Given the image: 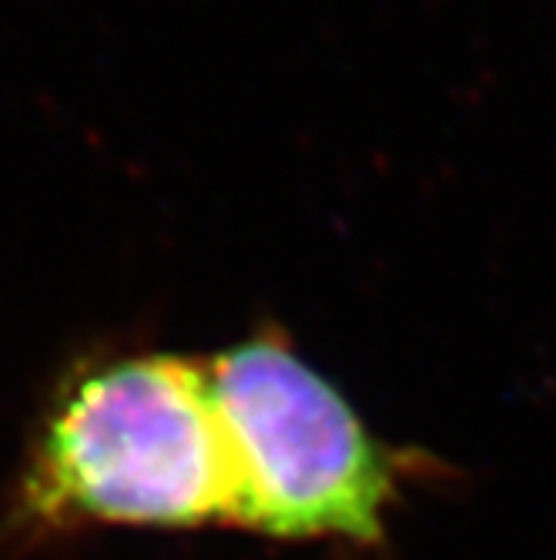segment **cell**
<instances>
[{
  "label": "cell",
  "instance_id": "obj_1",
  "mask_svg": "<svg viewBox=\"0 0 556 560\" xmlns=\"http://www.w3.org/2000/svg\"><path fill=\"white\" fill-rule=\"evenodd\" d=\"M235 487L209 366L121 352L50 396L17 474L4 534L47 544L87 530L232 527Z\"/></svg>",
  "mask_w": 556,
  "mask_h": 560
},
{
  "label": "cell",
  "instance_id": "obj_2",
  "mask_svg": "<svg viewBox=\"0 0 556 560\" xmlns=\"http://www.w3.org/2000/svg\"><path fill=\"white\" fill-rule=\"evenodd\" d=\"M205 366L228 446L235 530L379 550L410 490L446 474L429 453L376 436L275 329L245 336Z\"/></svg>",
  "mask_w": 556,
  "mask_h": 560
}]
</instances>
